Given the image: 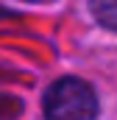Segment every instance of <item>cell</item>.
Segmentation results:
<instances>
[{
  "label": "cell",
  "instance_id": "cell-3",
  "mask_svg": "<svg viewBox=\"0 0 117 120\" xmlns=\"http://www.w3.org/2000/svg\"><path fill=\"white\" fill-rule=\"evenodd\" d=\"M20 115V101L0 95V120H14Z\"/></svg>",
  "mask_w": 117,
  "mask_h": 120
},
{
  "label": "cell",
  "instance_id": "cell-2",
  "mask_svg": "<svg viewBox=\"0 0 117 120\" xmlns=\"http://www.w3.org/2000/svg\"><path fill=\"white\" fill-rule=\"evenodd\" d=\"M95 20L109 31H117V0H89Z\"/></svg>",
  "mask_w": 117,
  "mask_h": 120
},
{
  "label": "cell",
  "instance_id": "cell-1",
  "mask_svg": "<svg viewBox=\"0 0 117 120\" xmlns=\"http://www.w3.org/2000/svg\"><path fill=\"white\" fill-rule=\"evenodd\" d=\"M45 120H95L98 95L84 78H58L45 92Z\"/></svg>",
  "mask_w": 117,
  "mask_h": 120
}]
</instances>
